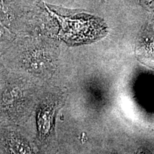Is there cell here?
I'll use <instances>...</instances> for the list:
<instances>
[{"label": "cell", "mask_w": 154, "mask_h": 154, "mask_svg": "<svg viewBox=\"0 0 154 154\" xmlns=\"http://www.w3.org/2000/svg\"><path fill=\"white\" fill-rule=\"evenodd\" d=\"M58 42L42 35L17 36L0 57L8 72L26 77L39 86H53L57 69Z\"/></svg>", "instance_id": "1"}, {"label": "cell", "mask_w": 154, "mask_h": 154, "mask_svg": "<svg viewBox=\"0 0 154 154\" xmlns=\"http://www.w3.org/2000/svg\"><path fill=\"white\" fill-rule=\"evenodd\" d=\"M17 36L0 21V57L10 47Z\"/></svg>", "instance_id": "5"}, {"label": "cell", "mask_w": 154, "mask_h": 154, "mask_svg": "<svg viewBox=\"0 0 154 154\" xmlns=\"http://www.w3.org/2000/svg\"><path fill=\"white\" fill-rule=\"evenodd\" d=\"M41 88L26 77L7 70L0 88V124L20 126L27 122L34 113Z\"/></svg>", "instance_id": "2"}, {"label": "cell", "mask_w": 154, "mask_h": 154, "mask_svg": "<svg viewBox=\"0 0 154 154\" xmlns=\"http://www.w3.org/2000/svg\"><path fill=\"white\" fill-rule=\"evenodd\" d=\"M6 74H7V69L0 63V88H1L4 82V80H5Z\"/></svg>", "instance_id": "6"}, {"label": "cell", "mask_w": 154, "mask_h": 154, "mask_svg": "<svg viewBox=\"0 0 154 154\" xmlns=\"http://www.w3.org/2000/svg\"><path fill=\"white\" fill-rule=\"evenodd\" d=\"M62 104V96L53 86L40 89L34 113L35 116V145L40 154H53L55 149V120Z\"/></svg>", "instance_id": "3"}, {"label": "cell", "mask_w": 154, "mask_h": 154, "mask_svg": "<svg viewBox=\"0 0 154 154\" xmlns=\"http://www.w3.org/2000/svg\"><path fill=\"white\" fill-rule=\"evenodd\" d=\"M19 127L0 124V149L5 154H35L33 145Z\"/></svg>", "instance_id": "4"}]
</instances>
